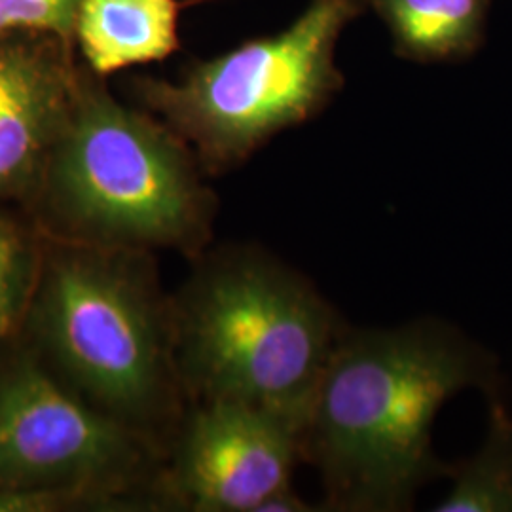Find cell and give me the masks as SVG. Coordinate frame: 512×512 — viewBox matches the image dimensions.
<instances>
[{
    "label": "cell",
    "instance_id": "obj_5",
    "mask_svg": "<svg viewBox=\"0 0 512 512\" xmlns=\"http://www.w3.org/2000/svg\"><path fill=\"white\" fill-rule=\"evenodd\" d=\"M37 327L73 380L112 410L148 416L164 401L173 329L147 279L122 258L86 249L55 255Z\"/></svg>",
    "mask_w": 512,
    "mask_h": 512
},
{
    "label": "cell",
    "instance_id": "obj_10",
    "mask_svg": "<svg viewBox=\"0 0 512 512\" xmlns=\"http://www.w3.org/2000/svg\"><path fill=\"white\" fill-rule=\"evenodd\" d=\"M395 40V52L421 63L461 61L484 40L492 0H368Z\"/></svg>",
    "mask_w": 512,
    "mask_h": 512
},
{
    "label": "cell",
    "instance_id": "obj_9",
    "mask_svg": "<svg viewBox=\"0 0 512 512\" xmlns=\"http://www.w3.org/2000/svg\"><path fill=\"white\" fill-rule=\"evenodd\" d=\"M177 0H82L74 40L101 76L179 50Z\"/></svg>",
    "mask_w": 512,
    "mask_h": 512
},
{
    "label": "cell",
    "instance_id": "obj_4",
    "mask_svg": "<svg viewBox=\"0 0 512 512\" xmlns=\"http://www.w3.org/2000/svg\"><path fill=\"white\" fill-rule=\"evenodd\" d=\"M368 0H311L289 29L196 63L181 82L139 80L137 93L209 171L245 162L283 129L308 122L344 86L336 40Z\"/></svg>",
    "mask_w": 512,
    "mask_h": 512
},
{
    "label": "cell",
    "instance_id": "obj_12",
    "mask_svg": "<svg viewBox=\"0 0 512 512\" xmlns=\"http://www.w3.org/2000/svg\"><path fill=\"white\" fill-rule=\"evenodd\" d=\"M31 249L18 226L0 215V342L12 330L29 293Z\"/></svg>",
    "mask_w": 512,
    "mask_h": 512
},
{
    "label": "cell",
    "instance_id": "obj_14",
    "mask_svg": "<svg viewBox=\"0 0 512 512\" xmlns=\"http://www.w3.org/2000/svg\"><path fill=\"white\" fill-rule=\"evenodd\" d=\"M63 497L52 488H10L0 486V512L57 511Z\"/></svg>",
    "mask_w": 512,
    "mask_h": 512
},
{
    "label": "cell",
    "instance_id": "obj_2",
    "mask_svg": "<svg viewBox=\"0 0 512 512\" xmlns=\"http://www.w3.org/2000/svg\"><path fill=\"white\" fill-rule=\"evenodd\" d=\"M173 353L202 403L266 410L300 431L342 330L308 279L256 251L207 264L173 315Z\"/></svg>",
    "mask_w": 512,
    "mask_h": 512
},
{
    "label": "cell",
    "instance_id": "obj_7",
    "mask_svg": "<svg viewBox=\"0 0 512 512\" xmlns=\"http://www.w3.org/2000/svg\"><path fill=\"white\" fill-rule=\"evenodd\" d=\"M300 431L249 404L209 401L192 414L179 442L173 490L194 511L264 512L293 490Z\"/></svg>",
    "mask_w": 512,
    "mask_h": 512
},
{
    "label": "cell",
    "instance_id": "obj_6",
    "mask_svg": "<svg viewBox=\"0 0 512 512\" xmlns=\"http://www.w3.org/2000/svg\"><path fill=\"white\" fill-rule=\"evenodd\" d=\"M139 459L128 429L61 389L31 359L0 378V486L52 488L120 475Z\"/></svg>",
    "mask_w": 512,
    "mask_h": 512
},
{
    "label": "cell",
    "instance_id": "obj_1",
    "mask_svg": "<svg viewBox=\"0 0 512 512\" xmlns=\"http://www.w3.org/2000/svg\"><path fill=\"white\" fill-rule=\"evenodd\" d=\"M495 378L494 357L439 321L342 332L302 429L330 509H408L446 473L431 439L440 408L469 387L494 391Z\"/></svg>",
    "mask_w": 512,
    "mask_h": 512
},
{
    "label": "cell",
    "instance_id": "obj_8",
    "mask_svg": "<svg viewBox=\"0 0 512 512\" xmlns=\"http://www.w3.org/2000/svg\"><path fill=\"white\" fill-rule=\"evenodd\" d=\"M71 42L46 33L0 37V198L44 175L80 90Z\"/></svg>",
    "mask_w": 512,
    "mask_h": 512
},
{
    "label": "cell",
    "instance_id": "obj_3",
    "mask_svg": "<svg viewBox=\"0 0 512 512\" xmlns=\"http://www.w3.org/2000/svg\"><path fill=\"white\" fill-rule=\"evenodd\" d=\"M42 177L59 217L92 241L190 249L209 228L211 196L183 139L84 78Z\"/></svg>",
    "mask_w": 512,
    "mask_h": 512
},
{
    "label": "cell",
    "instance_id": "obj_13",
    "mask_svg": "<svg viewBox=\"0 0 512 512\" xmlns=\"http://www.w3.org/2000/svg\"><path fill=\"white\" fill-rule=\"evenodd\" d=\"M82 0H0V37L46 33L74 42Z\"/></svg>",
    "mask_w": 512,
    "mask_h": 512
},
{
    "label": "cell",
    "instance_id": "obj_11",
    "mask_svg": "<svg viewBox=\"0 0 512 512\" xmlns=\"http://www.w3.org/2000/svg\"><path fill=\"white\" fill-rule=\"evenodd\" d=\"M437 512H512V418L505 404H492L484 446L461 463Z\"/></svg>",
    "mask_w": 512,
    "mask_h": 512
}]
</instances>
